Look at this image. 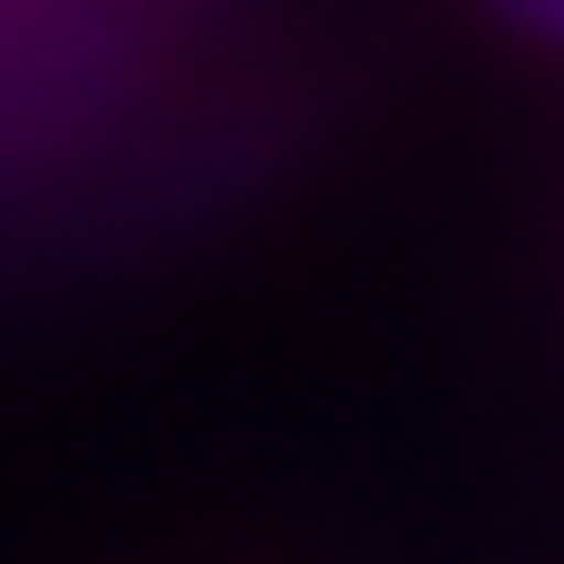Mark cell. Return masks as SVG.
Returning a JSON list of instances; mask_svg holds the SVG:
<instances>
[{
    "label": "cell",
    "mask_w": 564,
    "mask_h": 564,
    "mask_svg": "<svg viewBox=\"0 0 564 564\" xmlns=\"http://www.w3.org/2000/svg\"><path fill=\"white\" fill-rule=\"evenodd\" d=\"M507 30H525V40H545V50H564V0H487Z\"/></svg>",
    "instance_id": "obj_1"
}]
</instances>
